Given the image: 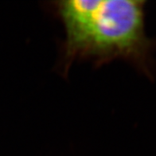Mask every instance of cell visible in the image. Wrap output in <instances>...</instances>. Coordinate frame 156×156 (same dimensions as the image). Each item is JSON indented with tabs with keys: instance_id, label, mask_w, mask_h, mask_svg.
<instances>
[{
	"instance_id": "cell-1",
	"label": "cell",
	"mask_w": 156,
	"mask_h": 156,
	"mask_svg": "<svg viewBox=\"0 0 156 156\" xmlns=\"http://www.w3.org/2000/svg\"><path fill=\"white\" fill-rule=\"evenodd\" d=\"M145 3L143 0L58 2L66 31V59L126 58L154 77L156 39L148 37L145 30Z\"/></svg>"
}]
</instances>
